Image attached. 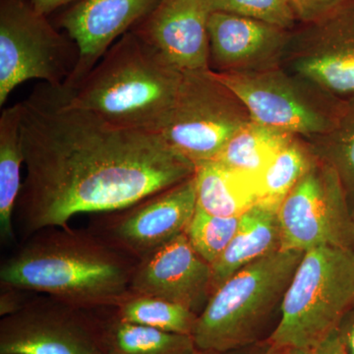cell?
Wrapping results in <instances>:
<instances>
[{"instance_id":"cell-1","label":"cell","mask_w":354,"mask_h":354,"mask_svg":"<svg viewBox=\"0 0 354 354\" xmlns=\"http://www.w3.org/2000/svg\"><path fill=\"white\" fill-rule=\"evenodd\" d=\"M21 102L27 174L15 215L26 237L127 208L195 174L160 133L114 127L73 104L64 84L44 83Z\"/></svg>"},{"instance_id":"cell-30","label":"cell","mask_w":354,"mask_h":354,"mask_svg":"<svg viewBox=\"0 0 354 354\" xmlns=\"http://www.w3.org/2000/svg\"><path fill=\"white\" fill-rule=\"evenodd\" d=\"M315 354H348L337 330L317 346Z\"/></svg>"},{"instance_id":"cell-8","label":"cell","mask_w":354,"mask_h":354,"mask_svg":"<svg viewBox=\"0 0 354 354\" xmlns=\"http://www.w3.org/2000/svg\"><path fill=\"white\" fill-rule=\"evenodd\" d=\"M215 74L241 100L251 120L305 140L332 129L346 104L281 66Z\"/></svg>"},{"instance_id":"cell-24","label":"cell","mask_w":354,"mask_h":354,"mask_svg":"<svg viewBox=\"0 0 354 354\" xmlns=\"http://www.w3.org/2000/svg\"><path fill=\"white\" fill-rule=\"evenodd\" d=\"M307 141L316 157L337 172L354 214V100L346 102L332 129Z\"/></svg>"},{"instance_id":"cell-16","label":"cell","mask_w":354,"mask_h":354,"mask_svg":"<svg viewBox=\"0 0 354 354\" xmlns=\"http://www.w3.org/2000/svg\"><path fill=\"white\" fill-rule=\"evenodd\" d=\"M207 0H160L133 31L181 71L209 69Z\"/></svg>"},{"instance_id":"cell-34","label":"cell","mask_w":354,"mask_h":354,"mask_svg":"<svg viewBox=\"0 0 354 354\" xmlns=\"http://www.w3.org/2000/svg\"><path fill=\"white\" fill-rule=\"evenodd\" d=\"M288 354H315V349H290Z\"/></svg>"},{"instance_id":"cell-6","label":"cell","mask_w":354,"mask_h":354,"mask_svg":"<svg viewBox=\"0 0 354 354\" xmlns=\"http://www.w3.org/2000/svg\"><path fill=\"white\" fill-rule=\"evenodd\" d=\"M251 120L241 100L213 71H185L160 135L196 167L215 160Z\"/></svg>"},{"instance_id":"cell-11","label":"cell","mask_w":354,"mask_h":354,"mask_svg":"<svg viewBox=\"0 0 354 354\" xmlns=\"http://www.w3.org/2000/svg\"><path fill=\"white\" fill-rule=\"evenodd\" d=\"M281 66L342 102L354 100V0L290 32Z\"/></svg>"},{"instance_id":"cell-29","label":"cell","mask_w":354,"mask_h":354,"mask_svg":"<svg viewBox=\"0 0 354 354\" xmlns=\"http://www.w3.org/2000/svg\"><path fill=\"white\" fill-rule=\"evenodd\" d=\"M342 344L348 354H354V309L342 319L337 328Z\"/></svg>"},{"instance_id":"cell-22","label":"cell","mask_w":354,"mask_h":354,"mask_svg":"<svg viewBox=\"0 0 354 354\" xmlns=\"http://www.w3.org/2000/svg\"><path fill=\"white\" fill-rule=\"evenodd\" d=\"M316 158L309 142L295 136L261 174L259 202L279 209L281 202L308 171Z\"/></svg>"},{"instance_id":"cell-25","label":"cell","mask_w":354,"mask_h":354,"mask_svg":"<svg viewBox=\"0 0 354 354\" xmlns=\"http://www.w3.org/2000/svg\"><path fill=\"white\" fill-rule=\"evenodd\" d=\"M239 221L241 216H214L197 207L185 234L195 251L213 265L230 245L239 230Z\"/></svg>"},{"instance_id":"cell-32","label":"cell","mask_w":354,"mask_h":354,"mask_svg":"<svg viewBox=\"0 0 354 354\" xmlns=\"http://www.w3.org/2000/svg\"><path fill=\"white\" fill-rule=\"evenodd\" d=\"M288 351H290V349L277 348V346H272V344L265 342L261 344L255 354H288Z\"/></svg>"},{"instance_id":"cell-10","label":"cell","mask_w":354,"mask_h":354,"mask_svg":"<svg viewBox=\"0 0 354 354\" xmlns=\"http://www.w3.org/2000/svg\"><path fill=\"white\" fill-rule=\"evenodd\" d=\"M0 354H104L95 310L43 295L0 321Z\"/></svg>"},{"instance_id":"cell-31","label":"cell","mask_w":354,"mask_h":354,"mask_svg":"<svg viewBox=\"0 0 354 354\" xmlns=\"http://www.w3.org/2000/svg\"><path fill=\"white\" fill-rule=\"evenodd\" d=\"M29 1L37 12L48 16L60 7L71 6L78 0H29Z\"/></svg>"},{"instance_id":"cell-15","label":"cell","mask_w":354,"mask_h":354,"mask_svg":"<svg viewBox=\"0 0 354 354\" xmlns=\"http://www.w3.org/2000/svg\"><path fill=\"white\" fill-rule=\"evenodd\" d=\"M291 31L234 14L211 12L209 69L245 73L281 66Z\"/></svg>"},{"instance_id":"cell-20","label":"cell","mask_w":354,"mask_h":354,"mask_svg":"<svg viewBox=\"0 0 354 354\" xmlns=\"http://www.w3.org/2000/svg\"><path fill=\"white\" fill-rule=\"evenodd\" d=\"M21 120V102L4 109L0 116V236L2 243L15 241L13 215L23 185L21 167L25 165Z\"/></svg>"},{"instance_id":"cell-19","label":"cell","mask_w":354,"mask_h":354,"mask_svg":"<svg viewBox=\"0 0 354 354\" xmlns=\"http://www.w3.org/2000/svg\"><path fill=\"white\" fill-rule=\"evenodd\" d=\"M104 354H196L192 337L121 320L111 308L95 309Z\"/></svg>"},{"instance_id":"cell-13","label":"cell","mask_w":354,"mask_h":354,"mask_svg":"<svg viewBox=\"0 0 354 354\" xmlns=\"http://www.w3.org/2000/svg\"><path fill=\"white\" fill-rule=\"evenodd\" d=\"M130 290L164 298L200 315L212 297L211 265L184 232L138 261Z\"/></svg>"},{"instance_id":"cell-4","label":"cell","mask_w":354,"mask_h":354,"mask_svg":"<svg viewBox=\"0 0 354 354\" xmlns=\"http://www.w3.org/2000/svg\"><path fill=\"white\" fill-rule=\"evenodd\" d=\"M304 253L281 249L221 285L198 316L192 334L197 353H223L265 342Z\"/></svg>"},{"instance_id":"cell-12","label":"cell","mask_w":354,"mask_h":354,"mask_svg":"<svg viewBox=\"0 0 354 354\" xmlns=\"http://www.w3.org/2000/svg\"><path fill=\"white\" fill-rule=\"evenodd\" d=\"M196 208L193 176L127 208L101 214L88 230L140 261L184 234Z\"/></svg>"},{"instance_id":"cell-2","label":"cell","mask_w":354,"mask_h":354,"mask_svg":"<svg viewBox=\"0 0 354 354\" xmlns=\"http://www.w3.org/2000/svg\"><path fill=\"white\" fill-rule=\"evenodd\" d=\"M137 263L88 228L48 227L2 263L0 283L79 308H111L131 293Z\"/></svg>"},{"instance_id":"cell-3","label":"cell","mask_w":354,"mask_h":354,"mask_svg":"<svg viewBox=\"0 0 354 354\" xmlns=\"http://www.w3.org/2000/svg\"><path fill=\"white\" fill-rule=\"evenodd\" d=\"M183 77V71L131 30L69 88L73 104L114 127L160 133Z\"/></svg>"},{"instance_id":"cell-9","label":"cell","mask_w":354,"mask_h":354,"mask_svg":"<svg viewBox=\"0 0 354 354\" xmlns=\"http://www.w3.org/2000/svg\"><path fill=\"white\" fill-rule=\"evenodd\" d=\"M281 250L323 246L354 249V214L339 176L316 158L279 209Z\"/></svg>"},{"instance_id":"cell-23","label":"cell","mask_w":354,"mask_h":354,"mask_svg":"<svg viewBox=\"0 0 354 354\" xmlns=\"http://www.w3.org/2000/svg\"><path fill=\"white\" fill-rule=\"evenodd\" d=\"M113 310L118 318L127 322L191 337L199 316L164 298L133 292Z\"/></svg>"},{"instance_id":"cell-33","label":"cell","mask_w":354,"mask_h":354,"mask_svg":"<svg viewBox=\"0 0 354 354\" xmlns=\"http://www.w3.org/2000/svg\"><path fill=\"white\" fill-rule=\"evenodd\" d=\"M260 346H261V344H258V346H251V348L236 349V351H227V353H218V354H255L256 351H258V348H259ZM196 354H201V353H197Z\"/></svg>"},{"instance_id":"cell-27","label":"cell","mask_w":354,"mask_h":354,"mask_svg":"<svg viewBox=\"0 0 354 354\" xmlns=\"http://www.w3.org/2000/svg\"><path fill=\"white\" fill-rule=\"evenodd\" d=\"M299 24L323 19L353 0H290Z\"/></svg>"},{"instance_id":"cell-18","label":"cell","mask_w":354,"mask_h":354,"mask_svg":"<svg viewBox=\"0 0 354 354\" xmlns=\"http://www.w3.org/2000/svg\"><path fill=\"white\" fill-rule=\"evenodd\" d=\"M194 177L197 207L211 215L241 216L260 201V176L209 160L196 165Z\"/></svg>"},{"instance_id":"cell-26","label":"cell","mask_w":354,"mask_h":354,"mask_svg":"<svg viewBox=\"0 0 354 354\" xmlns=\"http://www.w3.org/2000/svg\"><path fill=\"white\" fill-rule=\"evenodd\" d=\"M211 12H225L292 31L298 20L290 0H207Z\"/></svg>"},{"instance_id":"cell-14","label":"cell","mask_w":354,"mask_h":354,"mask_svg":"<svg viewBox=\"0 0 354 354\" xmlns=\"http://www.w3.org/2000/svg\"><path fill=\"white\" fill-rule=\"evenodd\" d=\"M160 0H78L60 15L58 26L75 41L78 64L64 85L76 87L104 53L131 31Z\"/></svg>"},{"instance_id":"cell-28","label":"cell","mask_w":354,"mask_h":354,"mask_svg":"<svg viewBox=\"0 0 354 354\" xmlns=\"http://www.w3.org/2000/svg\"><path fill=\"white\" fill-rule=\"evenodd\" d=\"M1 286L0 292V316L6 317L12 315L16 312L24 308L26 305L31 301L32 297V291L16 288V286Z\"/></svg>"},{"instance_id":"cell-21","label":"cell","mask_w":354,"mask_h":354,"mask_svg":"<svg viewBox=\"0 0 354 354\" xmlns=\"http://www.w3.org/2000/svg\"><path fill=\"white\" fill-rule=\"evenodd\" d=\"M293 135L251 120L227 142L215 160L234 169L260 176Z\"/></svg>"},{"instance_id":"cell-17","label":"cell","mask_w":354,"mask_h":354,"mask_svg":"<svg viewBox=\"0 0 354 354\" xmlns=\"http://www.w3.org/2000/svg\"><path fill=\"white\" fill-rule=\"evenodd\" d=\"M281 249L279 209L257 203L241 216L239 230L230 245L211 265L212 295L244 267Z\"/></svg>"},{"instance_id":"cell-5","label":"cell","mask_w":354,"mask_h":354,"mask_svg":"<svg viewBox=\"0 0 354 354\" xmlns=\"http://www.w3.org/2000/svg\"><path fill=\"white\" fill-rule=\"evenodd\" d=\"M354 309V249L323 246L304 253L268 344L315 349Z\"/></svg>"},{"instance_id":"cell-7","label":"cell","mask_w":354,"mask_h":354,"mask_svg":"<svg viewBox=\"0 0 354 354\" xmlns=\"http://www.w3.org/2000/svg\"><path fill=\"white\" fill-rule=\"evenodd\" d=\"M79 57L75 41L58 32L29 0H0V106L26 81L65 84Z\"/></svg>"}]
</instances>
